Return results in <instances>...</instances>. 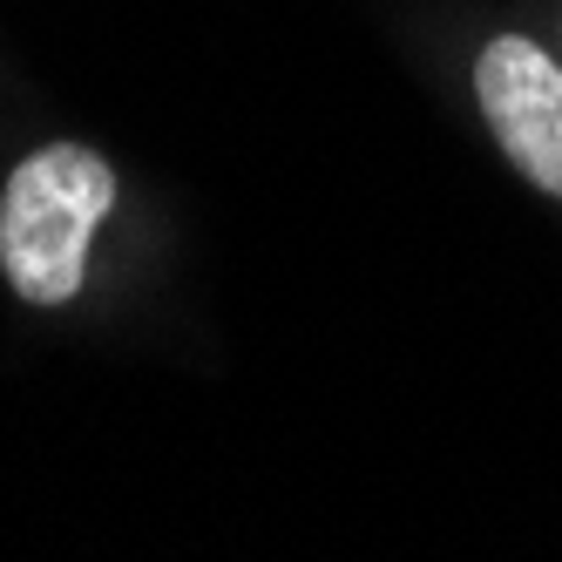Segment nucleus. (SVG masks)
<instances>
[{"instance_id":"nucleus-1","label":"nucleus","mask_w":562,"mask_h":562,"mask_svg":"<svg viewBox=\"0 0 562 562\" xmlns=\"http://www.w3.org/2000/svg\"><path fill=\"white\" fill-rule=\"evenodd\" d=\"M115 204V170L82 143H48L0 196V271L27 305H68L89 278V237Z\"/></svg>"},{"instance_id":"nucleus-2","label":"nucleus","mask_w":562,"mask_h":562,"mask_svg":"<svg viewBox=\"0 0 562 562\" xmlns=\"http://www.w3.org/2000/svg\"><path fill=\"white\" fill-rule=\"evenodd\" d=\"M474 95L508 164L536 190L562 196V61H549L521 34H502L474 61Z\"/></svg>"}]
</instances>
